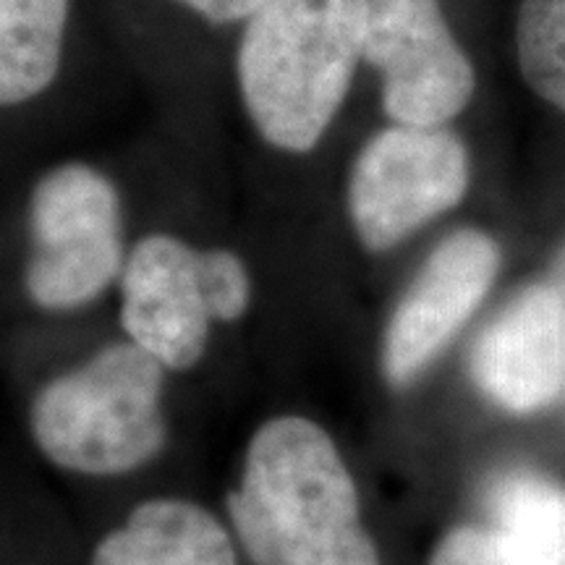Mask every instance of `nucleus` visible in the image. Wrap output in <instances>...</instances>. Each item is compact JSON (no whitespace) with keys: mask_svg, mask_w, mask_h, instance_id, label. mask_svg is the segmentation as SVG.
<instances>
[{"mask_svg":"<svg viewBox=\"0 0 565 565\" xmlns=\"http://www.w3.org/2000/svg\"><path fill=\"white\" fill-rule=\"evenodd\" d=\"M225 508L252 565H383L335 437L303 414L254 429Z\"/></svg>","mask_w":565,"mask_h":565,"instance_id":"f257e3e1","label":"nucleus"},{"mask_svg":"<svg viewBox=\"0 0 565 565\" xmlns=\"http://www.w3.org/2000/svg\"><path fill=\"white\" fill-rule=\"evenodd\" d=\"M370 0H263L244 21L236 79L259 137L315 150L364 63Z\"/></svg>","mask_w":565,"mask_h":565,"instance_id":"f03ea898","label":"nucleus"},{"mask_svg":"<svg viewBox=\"0 0 565 565\" xmlns=\"http://www.w3.org/2000/svg\"><path fill=\"white\" fill-rule=\"evenodd\" d=\"M166 372L129 338L95 351L34 393V448L79 477H124L145 469L168 443Z\"/></svg>","mask_w":565,"mask_h":565,"instance_id":"7ed1b4c3","label":"nucleus"},{"mask_svg":"<svg viewBox=\"0 0 565 565\" xmlns=\"http://www.w3.org/2000/svg\"><path fill=\"white\" fill-rule=\"evenodd\" d=\"M126 257L116 186L84 162L53 168L30 200L26 296L47 312L82 309L121 280Z\"/></svg>","mask_w":565,"mask_h":565,"instance_id":"20e7f679","label":"nucleus"},{"mask_svg":"<svg viewBox=\"0 0 565 565\" xmlns=\"http://www.w3.org/2000/svg\"><path fill=\"white\" fill-rule=\"evenodd\" d=\"M471 158L448 126L391 124L359 150L345 186L351 228L372 254H385L461 204Z\"/></svg>","mask_w":565,"mask_h":565,"instance_id":"39448f33","label":"nucleus"},{"mask_svg":"<svg viewBox=\"0 0 565 565\" xmlns=\"http://www.w3.org/2000/svg\"><path fill=\"white\" fill-rule=\"evenodd\" d=\"M364 63L380 74L393 124L448 126L471 103L477 71L440 0H370Z\"/></svg>","mask_w":565,"mask_h":565,"instance_id":"423d86ee","label":"nucleus"},{"mask_svg":"<svg viewBox=\"0 0 565 565\" xmlns=\"http://www.w3.org/2000/svg\"><path fill=\"white\" fill-rule=\"evenodd\" d=\"M500 263V244L479 228H461L435 246L387 320L380 349L387 385H412L440 356L482 307Z\"/></svg>","mask_w":565,"mask_h":565,"instance_id":"0eeeda50","label":"nucleus"},{"mask_svg":"<svg viewBox=\"0 0 565 565\" xmlns=\"http://www.w3.org/2000/svg\"><path fill=\"white\" fill-rule=\"evenodd\" d=\"M121 328L168 372H189L210 345L212 315L202 280V249L171 233H150L126 257Z\"/></svg>","mask_w":565,"mask_h":565,"instance_id":"6e6552de","label":"nucleus"},{"mask_svg":"<svg viewBox=\"0 0 565 565\" xmlns=\"http://www.w3.org/2000/svg\"><path fill=\"white\" fill-rule=\"evenodd\" d=\"M479 393L511 414H534L565 393V294L532 282L508 299L471 343Z\"/></svg>","mask_w":565,"mask_h":565,"instance_id":"1a4fd4ad","label":"nucleus"},{"mask_svg":"<svg viewBox=\"0 0 565 565\" xmlns=\"http://www.w3.org/2000/svg\"><path fill=\"white\" fill-rule=\"evenodd\" d=\"M89 565H238V542L210 508L160 494L100 536Z\"/></svg>","mask_w":565,"mask_h":565,"instance_id":"9d476101","label":"nucleus"},{"mask_svg":"<svg viewBox=\"0 0 565 565\" xmlns=\"http://www.w3.org/2000/svg\"><path fill=\"white\" fill-rule=\"evenodd\" d=\"M490 532L505 565H565V487L536 471H508L490 490Z\"/></svg>","mask_w":565,"mask_h":565,"instance_id":"9b49d317","label":"nucleus"},{"mask_svg":"<svg viewBox=\"0 0 565 565\" xmlns=\"http://www.w3.org/2000/svg\"><path fill=\"white\" fill-rule=\"evenodd\" d=\"M71 0H0V100L21 105L61 68Z\"/></svg>","mask_w":565,"mask_h":565,"instance_id":"f8f14e48","label":"nucleus"},{"mask_svg":"<svg viewBox=\"0 0 565 565\" xmlns=\"http://www.w3.org/2000/svg\"><path fill=\"white\" fill-rule=\"evenodd\" d=\"M515 55L529 89L565 116V0H521Z\"/></svg>","mask_w":565,"mask_h":565,"instance_id":"ddd939ff","label":"nucleus"},{"mask_svg":"<svg viewBox=\"0 0 565 565\" xmlns=\"http://www.w3.org/2000/svg\"><path fill=\"white\" fill-rule=\"evenodd\" d=\"M202 280L215 322L242 320L252 303V278L244 259L231 249H202Z\"/></svg>","mask_w":565,"mask_h":565,"instance_id":"4468645a","label":"nucleus"},{"mask_svg":"<svg viewBox=\"0 0 565 565\" xmlns=\"http://www.w3.org/2000/svg\"><path fill=\"white\" fill-rule=\"evenodd\" d=\"M427 565H505L490 529L454 526L433 547Z\"/></svg>","mask_w":565,"mask_h":565,"instance_id":"2eb2a0df","label":"nucleus"},{"mask_svg":"<svg viewBox=\"0 0 565 565\" xmlns=\"http://www.w3.org/2000/svg\"><path fill=\"white\" fill-rule=\"evenodd\" d=\"M179 3L212 24H236V21H246L263 0H179Z\"/></svg>","mask_w":565,"mask_h":565,"instance_id":"dca6fc26","label":"nucleus"},{"mask_svg":"<svg viewBox=\"0 0 565 565\" xmlns=\"http://www.w3.org/2000/svg\"><path fill=\"white\" fill-rule=\"evenodd\" d=\"M553 280L561 286V291L565 294V246L561 249V254H557L555 259V273H553Z\"/></svg>","mask_w":565,"mask_h":565,"instance_id":"f3484780","label":"nucleus"}]
</instances>
